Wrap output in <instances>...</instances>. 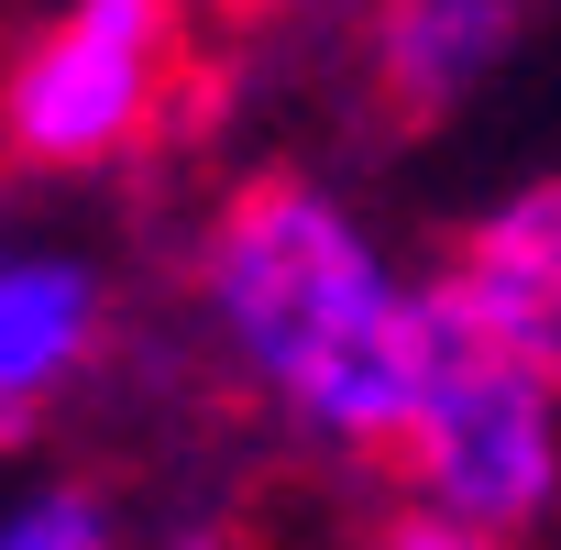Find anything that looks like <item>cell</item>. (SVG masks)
<instances>
[{
  "instance_id": "7",
  "label": "cell",
  "mask_w": 561,
  "mask_h": 550,
  "mask_svg": "<svg viewBox=\"0 0 561 550\" xmlns=\"http://www.w3.org/2000/svg\"><path fill=\"white\" fill-rule=\"evenodd\" d=\"M122 539V506L78 473H45L23 495H0V550H111Z\"/></svg>"
},
{
  "instance_id": "4",
  "label": "cell",
  "mask_w": 561,
  "mask_h": 550,
  "mask_svg": "<svg viewBox=\"0 0 561 550\" xmlns=\"http://www.w3.org/2000/svg\"><path fill=\"white\" fill-rule=\"evenodd\" d=\"M111 320H122V298L89 242L0 220V440H23L45 408H67L100 375Z\"/></svg>"
},
{
  "instance_id": "5",
  "label": "cell",
  "mask_w": 561,
  "mask_h": 550,
  "mask_svg": "<svg viewBox=\"0 0 561 550\" xmlns=\"http://www.w3.org/2000/svg\"><path fill=\"white\" fill-rule=\"evenodd\" d=\"M528 45V0H364V89L386 122H462Z\"/></svg>"
},
{
  "instance_id": "3",
  "label": "cell",
  "mask_w": 561,
  "mask_h": 550,
  "mask_svg": "<svg viewBox=\"0 0 561 550\" xmlns=\"http://www.w3.org/2000/svg\"><path fill=\"white\" fill-rule=\"evenodd\" d=\"M176 89H187V0H56L0 56V165L111 176L165 133Z\"/></svg>"
},
{
  "instance_id": "1",
  "label": "cell",
  "mask_w": 561,
  "mask_h": 550,
  "mask_svg": "<svg viewBox=\"0 0 561 550\" xmlns=\"http://www.w3.org/2000/svg\"><path fill=\"white\" fill-rule=\"evenodd\" d=\"M187 320L220 386L298 451L386 462L440 331V275H408L331 176L264 165L187 253Z\"/></svg>"
},
{
  "instance_id": "2",
  "label": "cell",
  "mask_w": 561,
  "mask_h": 550,
  "mask_svg": "<svg viewBox=\"0 0 561 550\" xmlns=\"http://www.w3.org/2000/svg\"><path fill=\"white\" fill-rule=\"evenodd\" d=\"M375 473L408 495V517H386L397 539H440V550L528 539L561 517V386L440 287L419 397Z\"/></svg>"
},
{
  "instance_id": "6",
  "label": "cell",
  "mask_w": 561,
  "mask_h": 550,
  "mask_svg": "<svg viewBox=\"0 0 561 550\" xmlns=\"http://www.w3.org/2000/svg\"><path fill=\"white\" fill-rule=\"evenodd\" d=\"M440 287L561 386V165L517 176L495 209L462 220V242L440 253Z\"/></svg>"
}]
</instances>
